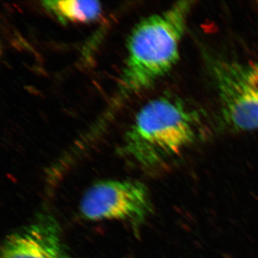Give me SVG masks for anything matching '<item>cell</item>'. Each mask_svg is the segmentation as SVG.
Instances as JSON below:
<instances>
[{
	"mask_svg": "<svg viewBox=\"0 0 258 258\" xmlns=\"http://www.w3.org/2000/svg\"><path fill=\"white\" fill-rule=\"evenodd\" d=\"M194 3L177 2L134 27L113 105L150 88L176 66Z\"/></svg>",
	"mask_w": 258,
	"mask_h": 258,
	"instance_id": "cell-1",
	"label": "cell"
},
{
	"mask_svg": "<svg viewBox=\"0 0 258 258\" xmlns=\"http://www.w3.org/2000/svg\"><path fill=\"white\" fill-rule=\"evenodd\" d=\"M198 114L178 98L159 97L148 102L127 130L122 151L146 166L177 155L196 139Z\"/></svg>",
	"mask_w": 258,
	"mask_h": 258,
	"instance_id": "cell-2",
	"label": "cell"
},
{
	"mask_svg": "<svg viewBox=\"0 0 258 258\" xmlns=\"http://www.w3.org/2000/svg\"><path fill=\"white\" fill-rule=\"evenodd\" d=\"M212 71L226 124L242 132L258 129V62L218 60Z\"/></svg>",
	"mask_w": 258,
	"mask_h": 258,
	"instance_id": "cell-3",
	"label": "cell"
},
{
	"mask_svg": "<svg viewBox=\"0 0 258 258\" xmlns=\"http://www.w3.org/2000/svg\"><path fill=\"white\" fill-rule=\"evenodd\" d=\"M83 216L92 221L118 220L138 227L152 212L147 186L135 180H103L88 188L81 202Z\"/></svg>",
	"mask_w": 258,
	"mask_h": 258,
	"instance_id": "cell-4",
	"label": "cell"
},
{
	"mask_svg": "<svg viewBox=\"0 0 258 258\" xmlns=\"http://www.w3.org/2000/svg\"><path fill=\"white\" fill-rule=\"evenodd\" d=\"M1 258H74L54 217L40 215L6 237Z\"/></svg>",
	"mask_w": 258,
	"mask_h": 258,
	"instance_id": "cell-5",
	"label": "cell"
},
{
	"mask_svg": "<svg viewBox=\"0 0 258 258\" xmlns=\"http://www.w3.org/2000/svg\"><path fill=\"white\" fill-rule=\"evenodd\" d=\"M44 9L62 23H88L98 20L102 7L98 1L46 0Z\"/></svg>",
	"mask_w": 258,
	"mask_h": 258,
	"instance_id": "cell-6",
	"label": "cell"
}]
</instances>
